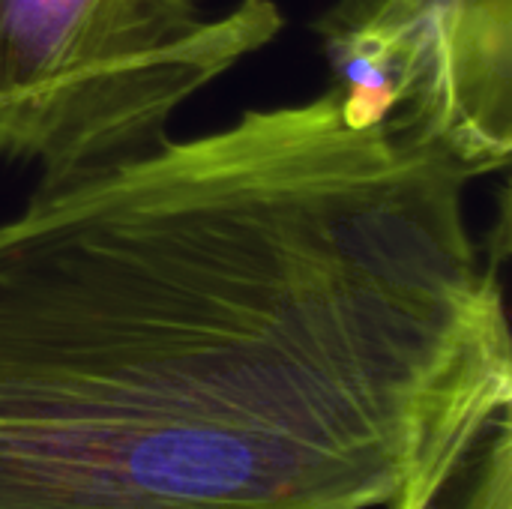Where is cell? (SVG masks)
<instances>
[{
    "label": "cell",
    "instance_id": "cell-1",
    "mask_svg": "<svg viewBox=\"0 0 512 509\" xmlns=\"http://www.w3.org/2000/svg\"><path fill=\"white\" fill-rule=\"evenodd\" d=\"M471 177L327 87L0 222V509H390L512 411Z\"/></svg>",
    "mask_w": 512,
    "mask_h": 509
},
{
    "label": "cell",
    "instance_id": "cell-2",
    "mask_svg": "<svg viewBox=\"0 0 512 509\" xmlns=\"http://www.w3.org/2000/svg\"><path fill=\"white\" fill-rule=\"evenodd\" d=\"M279 30L273 0L225 15L198 0H0V159L36 165L39 183L132 159Z\"/></svg>",
    "mask_w": 512,
    "mask_h": 509
},
{
    "label": "cell",
    "instance_id": "cell-3",
    "mask_svg": "<svg viewBox=\"0 0 512 509\" xmlns=\"http://www.w3.org/2000/svg\"><path fill=\"white\" fill-rule=\"evenodd\" d=\"M348 114L471 180L512 156V0H333L315 24Z\"/></svg>",
    "mask_w": 512,
    "mask_h": 509
},
{
    "label": "cell",
    "instance_id": "cell-4",
    "mask_svg": "<svg viewBox=\"0 0 512 509\" xmlns=\"http://www.w3.org/2000/svg\"><path fill=\"white\" fill-rule=\"evenodd\" d=\"M390 509H512V411L417 480Z\"/></svg>",
    "mask_w": 512,
    "mask_h": 509
}]
</instances>
